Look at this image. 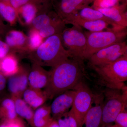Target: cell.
<instances>
[{
    "label": "cell",
    "instance_id": "obj_4",
    "mask_svg": "<svg viewBox=\"0 0 127 127\" xmlns=\"http://www.w3.org/2000/svg\"><path fill=\"white\" fill-rule=\"evenodd\" d=\"M36 54L42 63L52 67L72 58L69 52L64 47L61 34L48 37L37 48Z\"/></svg>",
    "mask_w": 127,
    "mask_h": 127
},
{
    "label": "cell",
    "instance_id": "obj_19",
    "mask_svg": "<svg viewBox=\"0 0 127 127\" xmlns=\"http://www.w3.org/2000/svg\"><path fill=\"white\" fill-rule=\"evenodd\" d=\"M15 102L16 113L33 125L34 112L32 108L20 97H12Z\"/></svg>",
    "mask_w": 127,
    "mask_h": 127
},
{
    "label": "cell",
    "instance_id": "obj_35",
    "mask_svg": "<svg viewBox=\"0 0 127 127\" xmlns=\"http://www.w3.org/2000/svg\"><path fill=\"white\" fill-rule=\"evenodd\" d=\"M104 127H120L117 126V125H116V124H114V125H108V126H105Z\"/></svg>",
    "mask_w": 127,
    "mask_h": 127
},
{
    "label": "cell",
    "instance_id": "obj_5",
    "mask_svg": "<svg viewBox=\"0 0 127 127\" xmlns=\"http://www.w3.org/2000/svg\"><path fill=\"white\" fill-rule=\"evenodd\" d=\"M103 97L101 127L114 122L119 114L127 108V86L121 90L106 88Z\"/></svg>",
    "mask_w": 127,
    "mask_h": 127
},
{
    "label": "cell",
    "instance_id": "obj_18",
    "mask_svg": "<svg viewBox=\"0 0 127 127\" xmlns=\"http://www.w3.org/2000/svg\"><path fill=\"white\" fill-rule=\"evenodd\" d=\"M77 14L81 18L87 20L103 21L109 23L117 28H126L119 26L112 20L104 15L97 10H94L89 7H84L82 9L79 13Z\"/></svg>",
    "mask_w": 127,
    "mask_h": 127
},
{
    "label": "cell",
    "instance_id": "obj_16",
    "mask_svg": "<svg viewBox=\"0 0 127 127\" xmlns=\"http://www.w3.org/2000/svg\"><path fill=\"white\" fill-rule=\"evenodd\" d=\"M96 10L101 12L104 15L112 20L116 25L127 28V13L123 12L120 9L115 6L109 8L98 9Z\"/></svg>",
    "mask_w": 127,
    "mask_h": 127
},
{
    "label": "cell",
    "instance_id": "obj_13",
    "mask_svg": "<svg viewBox=\"0 0 127 127\" xmlns=\"http://www.w3.org/2000/svg\"><path fill=\"white\" fill-rule=\"evenodd\" d=\"M28 75V84L30 87L41 89L47 85L50 71L48 72L36 65Z\"/></svg>",
    "mask_w": 127,
    "mask_h": 127
},
{
    "label": "cell",
    "instance_id": "obj_1",
    "mask_svg": "<svg viewBox=\"0 0 127 127\" xmlns=\"http://www.w3.org/2000/svg\"><path fill=\"white\" fill-rule=\"evenodd\" d=\"M83 62L71 58L53 67L43 91L48 99H53L66 91L73 90L83 78Z\"/></svg>",
    "mask_w": 127,
    "mask_h": 127
},
{
    "label": "cell",
    "instance_id": "obj_8",
    "mask_svg": "<svg viewBox=\"0 0 127 127\" xmlns=\"http://www.w3.org/2000/svg\"><path fill=\"white\" fill-rule=\"evenodd\" d=\"M127 54V45L124 41L100 50L91 56L89 60L90 66L103 65L116 61Z\"/></svg>",
    "mask_w": 127,
    "mask_h": 127
},
{
    "label": "cell",
    "instance_id": "obj_14",
    "mask_svg": "<svg viewBox=\"0 0 127 127\" xmlns=\"http://www.w3.org/2000/svg\"><path fill=\"white\" fill-rule=\"evenodd\" d=\"M22 96L25 102L34 109L42 106L48 99L43 91L30 87L24 91Z\"/></svg>",
    "mask_w": 127,
    "mask_h": 127
},
{
    "label": "cell",
    "instance_id": "obj_29",
    "mask_svg": "<svg viewBox=\"0 0 127 127\" xmlns=\"http://www.w3.org/2000/svg\"><path fill=\"white\" fill-rule=\"evenodd\" d=\"M9 51V46L7 43L0 40V58H3L5 57Z\"/></svg>",
    "mask_w": 127,
    "mask_h": 127
},
{
    "label": "cell",
    "instance_id": "obj_26",
    "mask_svg": "<svg viewBox=\"0 0 127 127\" xmlns=\"http://www.w3.org/2000/svg\"><path fill=\"white\" fill-rule=\"evenodd\" d=\"M116 125L120 127H127V111L124 109L119 114L114 120Z\"/></svg>",
    "mask_w": 127,
    "mask_h": 127
},
{
    "label": "cell",
    "instance_id": "obj_17",
    "mask_svg": "<svg viewBox=\"0 0 127 127\" xmlns=\"http://www.w3.org/2000/svg\"><path fill=\"white\" fill-rule=\"evenodd\" d=\"M50 106L43 105L37 108L34 113L33 125L35 127H47L53 119Z\"/></svg>",
    "mask_w": 127,
    "mask_h": 127
},
{
    "label": "cell",
    "instance_id": "obj_20",
    "mask_svg": "<svg viewBox=\"0 0 127 127\" xmlns=\"http://www.w3.org/2000/svg\"><path fill=\"white\" fill-rule=\"evenodd\" d=\"M0 112L6 120H14L17 118L15 102L12 98H7L2 100Z\"/></svg>",
    "mask_w": 127,
    "mask_h": 127
},
{
    "label": "cell",
    "instance_id": "obj_32",
    "mask_svg": "<svg viewBox=\"0 0 127 127\" xmlns=\"http://www.w3.org/2000/svg\"><path fill=\"white\" fill-rule=\"evenodd\" d=\"M6 80L4 75L0 73V93L4 91L6 86Z\"/></svg>",
    "mask_w": 127,
    "mask_h": 127
},
{
    "label": "cell",
    "instance_id": "obj_22",
    "mask_svg": "<svg viewBox=\"0 0 127 127\" xmlns=\"http://www.w3.org/2000/svg\"><path fill=\"white\" fill-rule=\"evenodd\" d=\"M26 38L23 33L17 31L11 32L6 37V41L10 46H20L25 43Z\"/></svg>",
    "mask_w": 127,
    "mask_h": 127
},
{
    "label": "cell",
    "instance_id": "obj_3",
    "mask_svg": "<svg viewBox=\"0 0 127 127\" xmlns=\"http://www.w3.org/2000/svg\"><path fill=\"white\" fill-rule=\"evenodd\" d=\"M87 39L86 49L83 59H88L100 50L121 42L127 36V28L110 29L98 32H85Z\"/></svg>",
    "mask_w": 127,
    "mask_h": 127
},
{
    "label": "cell",
    "instance_id": "obj_6",
    "mask_svg": "<svg viewBox=\"0 0 127 127\" xmlns=\"http://www.w3.org/2000/svg\"><path fill=\"white\" fill-rule=\"evenodd\" d=\"M73 90L76 91L72 106L66 113L74 119L77 127H80L93 102L94 94L90 88L82 80Z\"/></svg>",
    "mask_w": 127,
    "mask_h": 127
},
{
    "label": "cell",
    "instance_id": "obj_23",
    "mask_svg": "<svg viewBox=\"0 0 127 127\" xmlns=\"http://www.w3.org/2000/svg\"><path fill=\"white\" fill-rule=\"evenodd\" d=\"M0 14L9 22H13L15 19L16 12L14 8L1 2H0Z\"/></svg>",
    "mask_w": 127,
    "mask_h": 127
},
{
    "label": "cell",
    "instance_id": "obj_7",
    "mask_svg": "<svg viewBox=\"0 0 127 127\" xmlns=\"http://www.w3.org/2000/svg\"><path fill=\"white\" fill-rule=\"evenodd\" d=\"M61 37L63 43L67 48L72 58L84 61L87 39L82 28L73 25L70 28L65 29L61 33Z\"/></svg>",
    "mask_w": 127,
    "mask_h": 127
},
{
    "label": "cell",
    "instance_id": "obj_30",
    "mask_svg": "<svg viewBox=\"0 0 127 127\" xmlns=\"http://www.w3.org/2000/svg\"><path fill=\"white\" fill-rule=\"evenodd\" d=\"M65 118H63L62 117L56 119L59 127H70L67 122V119L65 116L64 115Z\"/></svg>",
    "mask_w": 127,
    "mask_h": 127
},
{
    "label": "cell",
    "instance_id": "obj_15",
    "mask_svg": "<svg viewBox=\"0 0 127 127\" xmlns=\"http://www.w3.org/2000/svg\"><path fill=\"white\" fill-rule=\"evenodd\" d=\"M84 0H62L61 5L62 13L61 18L66 24H68L73 16L77 14L79 8Z\"/></svg>",
    "mask_w": 127,
    "mask_h": 127
},
{
    "label": "cell",
    "instance_id": "obj_34",
    "mask_svg": "<svg viewBox=\"0 0 127 127\" xmlns=\"http://www.w3.org/2000/svg\"><path fill=\"white\" fill-rule=\"evenodd\" d=\"M4 32V25L0 18V34H2Z\"/></svg>",
    "mask_w": 127,
    "mask_h": 127
},
{
    "label": "cell",
    "instance_id": "obj_36",
    "mask_svg": "<svg viewBox=\"0 0 127 127\" xmlns=\"http://www.w3.org/2000/svg\"><path fill=\"white\" fill-rule=\"evenodd\" d=\"M0 0L3 1H9V0Z\"/></svg>",
    "mask_w": 127,
    "mask_h": 127
},
{
    "label": "cell",
    "instance_id": "obj_31",
    "mask_svg": "<svg viewBox=\"0 0 127 127\" xmlns=\"http://www.w3.org/2000/svg\"><path fill=\"white\" fill-rule=\"evenodd\" d=\"M12 6L15 8H17L22 5L26 4L29 0H10Z\"/></svg>",
    "mask_w": 127,
    "mask_h": 127
},
{
    "label": "cell",
    "instance_id": "obj_28",
    "mask_svg": "<svg viewBox=\"0 0 127 127\" xmlns=\"http://www.w3.org/2000/svg\"><path fill=\"white\" fill-rule=\"evenodd\" d=\"M0 127H23L20 120L17 118L12 120H6L0 125Z\"/></svg>",
    "mask_w": 127,
    "mask_h": 127
},
{
    "label": "cell",
    "instance_id": "obj_25",
    "mask_svg": "<svg viewBox=\"0 0 127 127\" xmlns=\"http://www.w3.org/2000/svg\"><path fill=\"white\" fill-rule=\"evenodd\" d=\"M42 38L39 34V32H32L30 34L29 43L32 49H37L40 46L42 42Z\"/></svg>",
    "mask_w": 127,
    "mask_h": 127
},
{
    "label": "cell",
    "instance_id": "obj_21",
    "mask_svg": "<svg viewBox=\"0 0 127 127\" xmlns=\"http://www.w3.org/2000/svg\"><path fill=\"white\" fill-rule=\"evenodd\" d=\"M0 68L4 75L10 76L18 71V63L13 57H5L1 62Z\"/></svg>",
    "mask_w": 127,
    "mask_h": 127
},
{
    "label": "cell",
    "instance_id": "obj_24",
    "mask_svg": "<svg viewBox=\"0 0 127 127\" xmlns=\"http://www.w3.org/2000/svg\"><path fill=\"white\" fill-rule=\"evenodd\" d=\"M35 14V8L32 5H26L22 8V16L27 23L29 24L32 22Z\"/></svg>",
    "mask_w": 127,
    "mask_h": 127
},
{
    "label": "cell",
    "instance_id": "obj_2",
    "mask_svg": "<svg viewBox=\"0 0 127 127\" xmlns=\"http://www.w3.org/2000/svg\"><path fill=\"white\" fill-rule=\"evenodd\" d=\"M96 73L100 84L107 88L122 89L127 80V54L112 62L90 66Z\"/></svg>",
    "mask_w": 127,
    "mask_h": 127
},
{
    "label": "cell",
    "instance_id": "obj_9",
    "mask_svg": "<svg viewBox=\"0 0 127 127\" xmlns=\"http://www.w3.org/2000/svg\"><path fill=\"white\" fill-rule=\"evenodd\" d=\"M76 91H67L56 97L50 105L51 114L53 119H57L68 112L72 106Z\"/></svg>",
    "mask_w": 127,
    "mask_h": 127
},
{
    "label": "cell",
    "instance_id": "obj_10",
    "mask_svg": "<svg viewBox=\"0 0 127 127\" xmlns=\"http://www.w3.org/2000/svg\"><path fill=\"white\" fill-rule=\"evenodd\" d=\"M104 97L102 94L94 95L92 106L80 127H100L102 121Z\"/></svg>",
    "mask_w": 127,
    "mask_h": 127
},
{
    "label": "cell",
    "instance_id": "obj_11",
    "mask_svg": "<svg viewBox=\"0 0 127 127\" xmlns=\"http://www.w3.org/2000/svg\"><path fill=\"white\" fill-rule=\"evenodd\" d=\"M28 84V75L21 71L10 76L7 81V87L12 97H20Z\"/></svg>",
    "mask_w": 127,
    "mask_h": 127
},
{
    "label": "cell",
    "instance_id": "obj_27",
    "mask_svg": "<svg viewBox=\"0 0 127 127\" xmlns=\"http://www.w3.org/2000/svg\"><path fill=\"white\" fill-rule=\"evenodd\" d=\"M118 0H98L96 3L97 9L109 8L115 6L118 2Z\"/></svg>",
    "mask_w": 127,
    "mask_h": 127
},
{
    "label": "cell",
    "instance_id": "obj_33",
    "mask_svg": "<svg viewBox=\"0 0 127 127\" xmlns=\"http://www.w3.org/2000/svg\"><path fill=\"white\" fill-rule=\"evenodd\" d=\"M47 127H59L57 121L56 119H53Z\"/></svg>",
    "mask_w": 127,
    "mask_h": 127
},
{
    "label": "cell",
    "instance_id": "obj_12",
    "mask_svg": "<svg viewBox=\"0 0 127 127\" xmlns=\"http://www.w3.org/2000/svg\"><path fill=\"white\" fill-rule=\"evenodd\" d=\"M68 24H71L73 25H77L81 28H83L91 32L102 31L104 30L114 29L110 28L109 26H112L111 24L103 21H91L84 20L80 17L77 14L73 16ZM122 29V28H121Z\"/></svg>",
    "mask_w": 127,
    "mask_h": 127
}]
</instances>
